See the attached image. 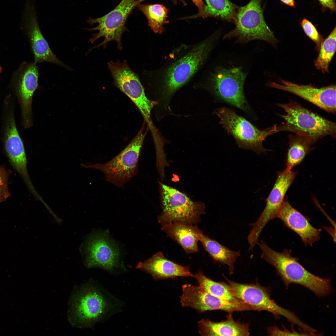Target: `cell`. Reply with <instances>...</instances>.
<instances>
[{
    "label": "cell",
    "instance_id": "6da1fadb",
    "mask_svg": "<svg viewBox=\"0 0 336 336\" xmlns=\"http://www.w3.org/2000/svg\"><path fill=\"white\" fill-rule=\"evenodd\" d=\"M220 33L217 31L195 44H181L152 72V80L165 100L169 99L201 70L217 45Z\"/></svg>",
    "mask_w": 336,
    "mask_h": 336
},
{
    "label": "cell",
    "instance_id": "7a4b0ae2",
    "mask_svg": "<svg viewBox=\"0 0 336 336\" xmlns=\"http://www.w3.org/2000/svg\"><path fill=\"white\" fill-rule=\"evenodd\" d=\"M68 316L74 326L91 328L119 312L124 303L96 281L84 284L72 296Z\"/></svg>",
    "mask_w": 336,
    "mask_h": 336
},
{
    "label": "cell",
    "instance_id": "3957f363",
    "mask_svg": "<svg viewBox=\"0 0 336 336\" xmlns=\"http://www.w3.org/2000/svg\"><path fill=\"white\" fill-rule=\"evenodd\" d=\"M256 244L261 251V258L275 268L286 287L291 283L300 284L320 297L326 296L331 292L330 280L315 276L307 271L292 255L291 250L276 251L262 240Z\"/></svg>",
    "mask_w": 336,
    "mask_h": 336
},
{
    "label": "cell",
    "instance_id": "277c9868",
    "mask_svg": "<svg viewBox=\"0 0 336 336\" xmlns=\"http://www.w3.org/2000/svg\"><path fill=\"white\" fill-rule=\"evenodd\" d=\"M247 75L241 66H217L203 72L196 85L204 87L220 100L249 113L251 112V109L244 89Z\"/></svg>",
    "mask_w": 336,
    "mask_h": 336
},
{
    "label": "cell",
    "instance_id": "5b68a950",
    "mask_svg": "<svg viewBox=\"0 0 336 336\" xmlns=\"http://www.w3.org/2000/svg\"><path fill=\"white\" fill-rule=\"evenodd\" d=\"M285 113L279 114L286 123L278 126L279 132L294 133L301 132L312 139L313 143L327 136H336L335 123L308 110L298 103L291 101L287 103H278Z\"/></svg>",
    "mask_w": 336,
    "mask_h": 336
},
{
    "label": "cell",
    "instance_id": "8992f818",
    "mask_svg": "<svg viewBox=\"0 0 336 336\" xmlns=\"http://www.w3.org/2000/svg\"><path fill=\"white\" fill-rule=\"evenodd\" d=\"M262 0H251L239 7L234 24L235 27L225 34L223 39H236L235 43L246 44L262 40L275 46L278 40L265 21L261 7Z\"/></svg>",
    "mask_w": 336,
    "mask_h": 336
},
{
    "label": "cell",
    "instance_id": "52a82bcc",
    "mask_svg": "<svg viewBox=\"0 0 336 336\" xmlns=\"http://www.w3.org/2000/svg\"><path fill=\"white\" fill-rule=\"evenodd\" d=\"M146 133L142 128L124 149L107 162L82 165L99 170L104 174L106 181L117 187H123L138 172V161Z\"/></svg>",
    "mask_w": 336,
    "mask_h": 336
},
{
    "label": "cell",
    "instance_id": "ba28073f",
    "mask_svg": "<svg viewBox=\"0 0 336 336\" xmlns=\"http://www.w3.org/2000/svg\"><path fill=\"white\" fill-rule=\"evenodd\" d=\"M216 114L219 124L232 136L241 148L252 150L258 154L269 151L263 146V142L270 135L279 132L276 125L260 130L243 117L228 108L220 107Z\"/></svg>",
    "mask_w": 336,
    "mask_h": 336
},
{
    "label": "cell",
    "instance_id": "9c48e42d",
    "mask_svg": "<svg viewBox=\"0 0 336 336\" xmlns=\"http://www.w3.org/2000/svg\"><path fill=\"white\" fill-rule=\"evenodd\" d=\"M162 212L158 221L162 226L172 222L196 225L205 213L204 204L194 201L177 189L160 183Z\"/></svg>",
    "mask_w": 336,
    "mask_h": 336
},
{
    "label": "cell",
    "instance_id": "30bf717a",
    "mask_svg": "<svg viewBox=\"0 0 336 336\" xmlns=\"http://www.w3.org/2000/svg\"><path fill=\"white\" fill-rule=\"evenodd\" d=\"M230 285L232 293L242 301L254 307L256 311L265 310L273 314L276 319L280 316L286 318L294 325L306 330L309 326L301 321L293 312L277 305L270 298L271 290L269 287L255 283H240L230 281L224 277Z\"/></svg>",
    "mask_w": 336,
    "mask_h": 336
},
{
    "label": "cell",
    "instance_id": "8fae6325",
    "mask_svg": "<svg viewBox=\"0 0 336 336\" xmlns=\"http://www.w3.org/2000/svg\"><path fill=\"white\" fill-rule=\"evenodd\" d=\"M81 249L85 264L88 268H100L114 274L126 270L120 260L119 249L104 232L90 235Z\"/></svg>",
    "mask_w": 336,
    "mask_h": 336
},
{
    "label": "cell",
    "instance_id": "7c38bea8",
    "mask_svg": "<svg viewBox=\"0 0 336 336\" xmlns=\"http://www.w3.org/2000/svg\"><path fill=\"white\" fill-rule=\"evenodd\" d=\"M108 64L114 85L136 106L149 128L152 130L153 127L151 113L157 102L147 98L138 77L130 68L125 61L123 63L119 60L116 62L110 61Z\"/></svg>",
    "mask_w": 336,
    "mask_h": 336
},
{
    "label": "cell",
    "instance_id": "4fadbf2b",
    "mask_svg": "<svg viewBox=\"0 0 336 336\" xmlns=\"http://www.w3.org/2000/svg\"><path fill=\"white\" fill-rule=\"evenodd\" d=\"M147 0H121L114 9L104 16L95 19L90 18L87 22L91 25L97 23L95 28L89 30H98L93 35L90 41L93 43L101 37L104 40L95 47L103 46L105 48L107 44L112 40L115 41L118 48L121 50V37L127 30L125 24L127 19L133 10L140 4Z\"/></svg>",
    "mask_w": 336,
    "mask_h": 336
},
{
    "label": "cell",
    "instance_id": "5bb4252c",
    "mask_svg": "<svg viewBox=\"0 0 336 336\" xmlns=\"http://www.w3.org/2000/svg\"><path fill=\"white\" fill-rule=\"evenodd\" d=\"M297 172L286 168L277 172L275 183L268 197L264 208L257 220L249 225L252 229L247 236L250 246H254L263 230L270 221L278 218L286 194L293 182Z\"/></svg>",
    "mask_w": 336,
    "mask_h": 336
},
{
    "label": "cell",
    "instance_id": "9a60e30c",
    "mask_svg": "<svg viewBox=\"0 0 336 336\" xmlns=\"http://www.w3.org/2000/svg\"><path fill=\"white\" fill-rule=\"evenodd\" d=\"M33 0H26L22 26L29 39L34 56L35 63L51 62L68 68L53 53L40 30Z\"/></svg>",
    "mask_w": 336,
    "mask_h": 336
},
{
    "label": "cell",
    "instance_id": "2e32d148",
    "mask_svg": "<svg viewBox=\"0 0 336 336\" xmlns=\"http://www.w3.org/2000/svg\"><path fill=\"white\" fill-rule=\"evenodd\" d=\"M279 83L270 82L269 87L289 92L311 103L329 113L336 112V85L318 88L310 85H300L282 79Z\"/></svg>",
    "mask_w": 336,
    "mask_h": 336
},
{
    "label": "cell",
    "instance_id": "e0dca14e",
    "mask_svg": "<svg viewBox=\"0 0 336 336\" xmlns=\"http://www.w3.org/2000/svg\"><path fill=\"white\" fill-rule=\"evenodd\" d=\"M38 72L35 63L23 62L12 79L20 98L23 125L25 128L32 125L31 104L33 94L38 86Z\"/></svg>",
    "mask_w": 336,
    "mask_h": 336
},
{
    "label": "cell",
    "instance_id": "ac0fdd59",
    "mask_svg": "<svg viewBox=\"0 0 336 336\" xmlns=\"http://www.w3.org/2000/svg\"><path fill=\"white\" fill-rule=\"evenodd\" d=\"M4 148L11 165L20 175L30 191L34 196H37L38 194L28 173L27 161L24 144L12 115L8 117L7 123Z\"/></svg>",
    "mask_w": 336,
    "mask_h": 336
},
{
    "label": "cell",
    "instance_id": "d6986e66",
    "mask_svg": "<svg viewBox=\"0 0 336 336\" xmlns=\"http://www.w3.org/2000/svg\"><path fill=\"white\" fill-rule=\"evenodd\" d=\"M278 218L286 226L296 233L306 245L311 246L320 238L321 229L313 227L308 217L290 204L287 197H285Z\"/></svg>",
    "mask_w": 336,
    "mask_h": 336
},
{
    "label": "cell",
    "instance_id": "ffe728a7",
    "mask_svg": "<svg viewBox=\"0 0 336 336\" xmlns=\"http://www.w3.org/2000/svg\"><path fill=\"white\" fill-rule=\"evenodd\" d=\"M136 268L150 274L156 280L194 276L189 266L181 265L168 259L160 251L139 263Z\"/></svg>",
    "mask_w": 336,
    "mask_h": 336
},
{
    "label": "cell",
    "instance_id": "44dd1931",
    "mask_svg": "<svg viewBox=\"0 0 336 336\" xmlns=\"http://www.w3.org/2000/svg\"><path fill=\"white\" fill-rule=\"evenodd\" d=\"M161 229L168 237L179 244L186 254L198 252V243L200 235L203 231L196 225L174 222L162 226Z\"/></svg>",
    "mask_w": 336,
    "mask_h": 336
},
{
    "label": "cell",
    "instance_id": "7402d4cb",
    "mask_svg": "<svg viewBox=\"0 0 336 336\" xmlns=\"http://www.w3.org/2000/svg\"><path fill=\"white\" fill-rule=\"evenodd\" d=\"M198 331L202 336H243L250 335V324L236 321L232 313H228L226 320L219 322L203 319L198 323Z\"/></svg>",
    "mask_w": 336,
    "mask_h": 336
},
{
    "label": "cell",
    "instance_id": "603a6c76",
    "mask_svg": "<svg viewBox=\"0 0 336 336\" xmlns=\"http://www.w3.org/2000/svg\"><path fill=\"white\" fill-rule=\"evenodd\" d=\"M199 241L214 263L226 265L229 274L231 275L233 274L235 264L240 255V251L231 250L205 234L203 232L200 235Z\"/></svg>",
    "mask_w": 336,
    "mask_h": 336
},
{
    "label": "cell",
    "instance_id": "cb8c5ba5",
    "mask_svg": "<svg viewBox=\"0 0 336 336\" xmlns=\"http://www.w3.org/2000/svg\"><path fill=\"white\" fill-rule=\"evenodd\" d=\"M203 11L200 14L181 18L180 20H185L201 17L218 18L234 23L239 7L228 0H205Z\"/></svg>",
    "mask_w": 336,
    "mask_h": 336
},
{
    "label": "cell",
    "instance_id": "d4e9b609",
    "mask_svg": "<svg viewBox=\"0 0 336 336\" xmlns=\"http://www.w3.org/2000/svg\"><path fill=\"white\" fill-rule=\"evenodd\" d=\"M289 135V148L286 160V168L291 170L300 164L312 150L314 144L311 139L304 133L298 132Z\"/></svg>",
    "mask_w": 336,
    "mask_h": 336
},
{
    "label": "cell",
    "instance_id": "484cf974",
    "mask_svg": "<svg viewBox=\"0 0 336 336\" xmlns=\"http://www.w3.org/2000/svg\"><path fill=\"white\" fill-rule=\"evenodd\" d=\"M146 16L148 26L155 33L161 35L166 31L164 25L168 24V8L159 4H142L137 7Z\"/></svg>",
    "mask_w": 336,
    "mask_h": 336
},
{
    "label": "cell",
    "instance_id": "4316f807",
    "mask_svg": "<svg viewBox=\"0 0 336 336\" xmlns=\"http://www.w3.org/2000/svg\"><path fill=\"white\" fill-rule=\"evenodd\" d=\"M194 277L197 280L199 286L211 295L229 301H242L233 294L228 284L223 282L213 281L207 277L200 271L194 274Z\"/></svg>",
    "mask_w": 336,
    "mask_h": 336
},
{
    "label": "cell",
    "instance_id": "83f0119b",
    "mask_svg": "<svg viewBox=\"0 0 336 336\" xmlns=\"http://www.w3.org/2000/svg\"><path fill=\"white\" fill-rule=\"evenodd\" d=\"M336 50V28L324 40L319 50L317 58L314 60L316 68L323 73H329L330 63Z\"/></svg>",
    "mask_w": 336,
    "mask_h": 336
},
{
    "label": "cell",
    "instance_id": "f1b7e54d",
    "mask_svg": "<svg viewBox=\"0 0 336 336\" xmlns=\"http://www.w3.org/2000/svg\"><path fill=\"white\" fill-rule=\"evenodd\" d=\"M301 26L306 35L315 44V49L319 51L324 40L316 29L310 21L304 18L301 22Z\"/></svg>",
    "mask_w": 336,
    "mask_h": 336
},
{
    "label": "cell",
    "instance_id": "f546056e",
    "mask_svg": "<svg viewBox=\"0 0 336 336\" xmlns=\"http://www.w3.org/2000/svg\"><path fill=\"white\" fill-rule=\"evenodd\" d=\"M9 172L3 165L0 166V203L6 201L10 196L8 187Z\"/></svg>",
    "mask_w": 336,
    "mask_h": 336
},
{
    "label": "cell",
    "instance_id": "4dcf8cb0",
    "mask_svg": "<svg viewBox=\"0 0 336 336\" xmlns=\"http://www.w3.org/2000/svg\"><path fill=\"white\" fill-rule=\"evenodd\" d=\"M283 330L279 329L276 325L271 326L267 329L268 333L271 336L276 335H314L307 331L298 333L294 329L291 332L286 329L283 326Z\"/></svg>",
    "mask_w": 336,
    "mask_h": 336
},
{
    "label": "cell",
    "instance_id": "1f68e13d",
    "mask_svg": "<svg viewBox=\"0 0 336 336\" xmlns=\"http://www.w3.org/2000/svg\"><path fill=\"white\" fill-rule=\"evenodd\" d=\"M322 7L324 9H328L331 12H335L336 11V2L335 0H318Z\"/></svg>",
    "mask_w": 336,
    "mask_h": 336
},
{
    "label": "cell",
    "instance_id": "d6a6232c",
    "mask_svg": "<svg viewBox=\"0 0 336 336\" xmlns=\"http://www.w3.org/2000/svg\"><path fill=\"white\" fill-rule=\"evenodd\" d=\"M198 9V13H202L204 10L205 5L202 0H191Z\"/></svg>",
    "mask_w": 336,
    "mask_h": 336
},
{
    "label": "cell",
    "instance_id": "836d02e7",
    "mask_svg": "<svg viewBox=\"0 0 336 336\" xmlns=\"http://www.w3.org/2000/svg\"><path fill=\"white\" fill-rule=\"evenodd\" d=\"M285 4L291 7H295L294 0H280Z\"/></svg>",
    "mask_w": 336,
    "mask_h": 336
},
{
    "label": "cell",
    "instance_id": "e575fe53",
    "mask_svg": "<svg viewBox=\"0 0 336 336\" xmlns=\"http://www.w3.org/2000/svg\"><path fill=\"white\" fill-rule=\"evenodd\" d=\"M171 1L175 5H177L178 2L181 3L184 6L187 5V2L184 0H171Z\"/></svg>",
    "mask_w": 336,
    "mask_h": 336
},
{
    "label": "cell",
    "instance_id": "d590c367",
    "mask_svg": "<svg viewBox=\"0 0 336 336\" xmlns=\"http://www.w3.org/2000/svg\"><path fill=\"white\" fill-rule=\"evenodd\" d=\"M2 68L1 66H0V73H1V72H2Z\"/></svg>",
    "mask_w": 336,
    "mask_h": 336
}]
</instances>
